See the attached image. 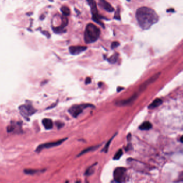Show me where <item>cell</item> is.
Segmentation results:
<instances>
[{"mask_svg":"<svg viewBox=\"0 0 183 183\" xmlns=\"http://www.w3.org/2000/svg\"><path fill=\"white\" fill-rule=\"evenodd\" d=\"M43 125L45 127V128L47 129H50L53 128V123L51 119H44L43 120Z\"/></svg>","mask_w":183,"mask_h":183,"instance_id":"obj_14","label":"cell"},{"mask_svg":"<svg viewBox=\"0 0 183 183\" xmlns=\"http://www.w3.org/2000/svg\"><path fill=\"white\" fill-rule=\"evenodd\" d=\"M113 176L115 181L118 183L124 181L126 176V169L124 167H118L114 170Z\"/></svg>","mask_w":183,"mask_h":183,"instance_id":"obj_6","label":"cell"},{"mask_svg":"<svg viewBox=\"0 0 183 183\" xmlns=\"http://www.w3.org/2000/svg\"><path fill=\"white\" fill-rule=\"evenodd\" d=\"M119 45H120V44L117 41H114L111 44V48H112V49H114L115 48H117L118 46H119Z\"/></svg>","mask_w":183,"mask_h":183,"instance_id":"obj_24","label":"cell"},{"mask_svg":"<svg viewBox=\"0 0 183 183\" xmlns=\"http://www.w3.org/2000/svg\"><path fill=\"white\" fill-rule=\"evenodd\" d=\"M122 154H123V152H122V149H119L114 156L113 160H118L120 159V157L122 156Z\"/></svg>","mask_w":183,"mask_h":183,"instance_id":"obj_21","label":"cell"},{"mask_svg":"<svg viewBox=\"0 0 183 183\" xmlns=\"http://www.w3.org/2000/svg\"><path fill=\"white\" fill-rule=\"evenodd\" d=\"M43 170L37 169H25L24 170V172L26 174H30V175H33V174H37L38 172L42 171Z\"/></svg>","mask_w":183,"mask_h":183,"instance_id":"obj_18","label":"cell"},{"mask_svg":"<svg viewBox=\"0 0 183 183\" xmlns=\"http://www.w3.org/2000/svg\"><path fill=\"white\" fill-rule=\"evenodd\" d=\"M57 126L58 128H61V127H62L63 126V124L61 123V122H58L57 124Z\"/></svg>","mask_w":183,"mask_h":183,"instance_id":"obj_26","label":"cell"},{"mask_svg":"<svg viewBox=\"0 0 183 183\" xmlns=\"http://www.w3.org/2000/svg\"><path fill=\"white\" fill-rule=\"evenodd\" d=\"M100 147V145L99 146H91V147H88L86 149H84L83 151H82L81 153H79V155H78V156H81L83 154H86V153H88V152H93L95 150L97 149L98 148H99Z\"/></svg>","mask_w":183,"mask_h":183,"instance_id":"obj_16","label":"cell"},{"mask_svg":"<svg viewBox=\"0 0 183 183\" xmlns=\"http://www.w3.org/2000/svg\"><path fill=\"white\" fill-rule=\"evenodd\" d=\"M181 143H183V136H181Z\"/></svg>","mask_w":183,"mask_h":183,"instance_id":"obj_27","label":"cell"},{"mask_svg":"<svg viewBox=\"0 0 183 183\" xmlns=\"http://www.w3.org/2000/svg\"><path fill=\"white\" fill-rule=\"evenodd\" d=\"M127 1H130L131 0H127Z\"/></svg>","mask_w":183,"mask_h":183,"instance_id":"obj_29","label":"cell"},{"mask_svg":"<svg viewBox=\"0 0 183 183\" xmlns=\"http://www.w3.org/2000/svg\"><path fill=\"white\" fill-rule=\"evenodd\" d=\"M61 11L65 16H68L70 15V9L67 7L63 6V7H61Z\"/></svg>","mask_w":183,"mask_h":183,"instance_id":"obj_19","label":"cell"},{"mask_svg":"<svg viewBox=\"0 0 183 183\" xmlns=\"http://www.w3.org/2000/svg\"><path fill=\"white\" fill-rule=\"evenodd\" d=\"M136 17L140 26L143 30L149 29L158 20V16L156 12L148 7L139 8L136 11Z\"/></svg>","mask_w":183,"mask_h":183,"instance_id":"obj_1","label":"cell"},{"mask_svg":"<svg viewBox=\"0 0 183 183\" xmlns=\"http://www.w3.org/2000/svg\"><path fill=\"white\" fill-rule=\"evenodd\" d=\"M137 98V95H134L130 98L128 100H121V101H119L117 103V105H119V106H126V105H131V104L133 103L134 101L136 100V98Z\"/></svg>","mask_w":183,"mask_h":183,"instance_id":"obj_12","label":"cell"},{"mask_svg":"<svg viewBox=\"0 0 183 183\" xmlns=\"http://www.w3.org/2000/svg\"><path fill=\"white\" fill-rule=\"evenodd\" d=\"M162 103V100H160V98H157L156 100H154V101L149 105L148 109L150 110L155 109L157 107L160 106Z\"/></svg>","mask_w":183,"mask_h":183,"instance_id":"obj_13","label":"cell"},{"mask_svg":"<svg viewBox=\"0 0 183 183\" xmlns=\"http://www.w3.org/2000/svg\"><path fill=\"white\" fill-rule=\"evenodd\" d=\"M115 135H116V134H115ZM115 135H113V136L112 137V138H111V139H110V140H109V141L107 143L106 145L105 146V147H104L103 149L102 150V152H104L105 153H107V151H108V149H109V146H110V143H111V142H112V140H113V138L115 137Z\"/></svg>","mask_w":183,"mask_h":183,"instance_id":"obj_20","label":"cell"},{"mask_svg":"<svg viewBox=\"0 0 183 183\" xmlns=\"http://www.w3.org/2000/svg\"><path fill=\"white\" fill-rule=\"evenodd\" d=\"M93 166L92 167H89V169H87V170L86 171V176H90L91 174H93V171H94V169L93 168Z\"/></svg>","mask_w":183,"mask_h":183,"instance_id":"obj_23","label":"cell"},{"mask_svg":"<svg viewBox=\"0 0 183 183\" xmlns=\"http://www.w3.org/2000/svg\"><path fill=\"white\" fill-rule=\"evenodd\" d=\"M67 139V138H65V139H61V140L57 141L45 143L40 145L37 148L36 152H40L43 149H45V148H52V147H56V146H59Z\"/></svg>","mask_w":183,"mask_h":183,"instance_id":"obj_7","label":"cell"},{"mask_svg":"<svg viewBox=\"0 0 183 183\" xmlns=\"http://www.w3.org/2000/svg\"><path fill=\"white\" fill-rule=\"evenodd\" d=\"M87 2L90 7L91 12L93 15V20L95 21V22L99 24L100 25H101L102 27H104V24L102 23L100 20L102 17L98 14L97 5L95 0H87Z\"/></svg>","mask_w":183,"mask_h":183,"instance_id":"obj_3","label":"cell"},{"mask_svg":"<svg viewBox=\"0 0 183 183\" xmlns=\"http://www.w3.org/2000/svg\"><path fill=\"white\" fill-rule=\"evenodd\" d=\"M172 12H174V10H173V9H172ZM167 12H171V10H167Z\"/></svg>","mask_w":183,"mask_h":183,"instance_id":"obj_28","label":"cell"},{"mask_svg":"<svg viewBox=\"0 0 183 183\" xmlns=\"http://www.w3.org/2000/svg\"><path fill=\"white\" fill-rule=\"evenodd\" d=\"M152 128V125L150 122L149 121H146V122H143L142 124L141 125L139 128L142 131H148L150 129Z\"/></svg>","mask_w":183,"mask_h":183,"instance_id":"obj_15","label":"cell"},{"mask_svg":"<svg viewBox=\"0 0 183 183\" xmlns=\"http://www.w3.org/2000/svg\"><path fill=\"white\" fill-rule=\"evenodd\" d=\"M86 49H87V47L86 46H70L69 48V50L72 55H77L85 51Z\"/></svg>","mask_w":183,"mask_h":183,"instance_id":"obj_10","label":"cell"},{"mask_svg":"<svg viewBox=\"0 0 183 183\" xmlns=\"http://www.w3.org/2000/svg\"><path fill=\"white\" fill-rule=\"evenodd\" d=\"M19 111L21 115L25 119H29L30 116L33 114L36 110L31 104H24L19 107Z\"/></svg>","mask_w":183,"mask_h":183,"instance_id":"obj_4","label":"cell"},{"mask_svg":"<svg viewBox=\"0 0 183 183\" xmlns=\"http://www.w3.org/2000/svg\"><path fill=\"white\" fill-rule=\"evenodd\" d=\"M100 34V31L98 27L92 23L86 25L84 32V38L85 42L87 44L94 43L97 40Z\"/></svg>","mask_w":183,"mask_h":183,"instance_id":"obj_2","label":"cell"},{"mask_svg":"<svg viewBox=\"0 0 183 183\" xmlns=\"http://www.w3.org/2000/svg\"><path fill=\"white\" fill-rule=\"evenodd\" d=\"M98 5L100 8L106 10V12H112L114 11V9L113 7L106 0H100Z\"/></svg>","mask_w":183,"mask_h":183,"instance_id":"obj_11","label":"cell"},{"mask_svg":"<svg viewBox=\"0 0 183 183\" xmlns=\"http://www.w3.org/2000/svg\"><path fill=\"white\" fill-rule=\"evenodd\" d=\"M114 18L117 20H120V10L119 8H118L117 11L115 12V15L114 16Z\"/></svg>","mask_w":183,"mask_h":183,"instance_id":"obj_22","label":"cell"},{"mask_svg":"<svg viewBox=\"0 0 183 183\" xmlns=\"http://www.w3.org/2000/svg\"><path fill=\"white\" fill-rule=\"evenodd\" d=\"M160 72H158V73H156L153 76H152V77H150L149 79H147L146 81L145 82L143 83L141 86L140 89V90H143L146 88H147L148 86L151 84L154 83V82L156 81V80L157 79L158 77H160Z\"/></svg>","mask_w":183,"mask_h":183,"instance_id":"obj_8","label":"cell"},{"mask_svg":"<svg viewBox=\"0 0 183 183\" xmlns=\"http://www.w3.org/2000/svg\"><path fill=\"white\" fill-rule=\"evenodd\" d=\"M91 82V79L90 77H87L86 79V84H89Z\"/></svg>","mask_w":183,"mask_h":183,"instance_id":"obj_25","label":"cell"},{"mask_svg":"<svg viewBox=\"0 0 183 183\" xmlns=\"http://www.w3.org/2000/svg\"><path fill=\"white\" fill-rule=\"evenodd\" d=\"M22 128V125L20 122H13L11 123V124L7 127V131L9 133L12 132H16L18 133L21 131Z\"/></svg>","mask_w":183,"mask_h":183,"instance_id":"obj_9","label":"cell"},{"mask_svg":"<svg viewBox=\"0 0 183 183\" xmlns=\"http://www.w3.org/2000/svg\"><path fill=\"white\" fill-rule=\"evenodd\" d=\"M119 57V55L117 53H115L114 55H112L111 57H110L109 59H107V61L111 64H114L117 61Z\"/></svg>","mask_w":183,"mask_h":183,"instance_id":"obj_17","label":"cell"},{"mask_svg":"<svg viewBox=\"0 0 183 183\" xmlns=\"http://www.w3.org/2000/svg\"><path fill=\"white\" fill-rule=\"evenodd\" d=\"M93 105L90 104H82L72 106L68 112L74 118H77L83 112L84 109L89 107H93Z\"/></svg>","mask_w":183,"mask_h":183,"instance_id":"obj_5","label":"cell"}]
</instances>
